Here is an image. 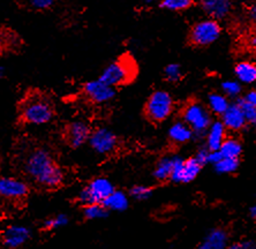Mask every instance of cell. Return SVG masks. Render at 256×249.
<instances>
[{
  "mask_svg": "<svg viewBox=\"0 0 256 249\" xmlns=\"http://www.w3.org/2000/svg\"><path fill=\"white\" fill-rule=\"evenodd\" d=\"M24 170L29 178L46 190L59 188L65 179L62 166L45 148L30 150L24 158Z\"/></svg>",
  "mask_w": 256,
  "mask_h": 249,
  "instance_id": "6da1fadb",
  "label": "cell"
},
{
  "mask_svg": "<svg viewBox=\"0 0 256 249\" xmlns=\"http://www.w3.org/2000/svg\"><path fill=\"white\" fill-rule=\"evenodd\" d=\"M56 116V108L52 98L38 90L27 92L18 105V118L26 124H48Z\"/></svg>",
  "mask_w": 256,
  "mask_h": 249,
  "instance_id": "7a4b0ae2",
  "label": "cell"
},
{
  "mask_svg": "<svg viewBox=\"0 0 256 249\" xmlns=\"http://www.w3.org/2000/svg\"><path fill=\"white\" fill-rule=\"evenodd\" d=\"M136 62L130 54H125L105 67L104 70L102 72L100 80L116 89V86L130 83L136 78Z\"/></svg>",
  "mask_w": 256,
  "mask_h": 249,
  "instance_id": "3957f363",
  "label": "cell"
},
{
  "mask_svg": "<svg viewBox=\"0 0 256 249\" xmlns=\"http://www.w3.org/2000/svg\"><path fill=\"white\" fill-rule=\"evenodd\" d=\"M174 110V100L166 90H155L144 103L143 112L148 122L160 124L166 120Z\"/></svg>",
  "mask_w": 256,
  "mask_h": 249,
  "instance_id": "277c9868",
  "label": "cell"
},
{
  "mask_svg": "<svg viewBox=\"0 0 256 249\" xmlns=\"http://www.w3.org/2000/svg\"><path fill=\"white\" fill-rule=\"evenodd\" d=\"M182 122L194 132V135L204 136L212 126V118L208 108L200 102H188L182 111Z\"/></svg>",
  "mask_w": 256,
  "mask_h": 249,
  "instance_id": "5b68a950",
  "label": "cell"
},
{
  "mask_svg": "<svg viewBox=\"0 0 256 249\" xmlns=\"http://www.w3.org/2000/svg\"><path fill=\"white\" fill-rule=\"evenodd\" d=\"M114 186L108 178L98 176V178L92 179L90 182L81 190L78 193V201L82 204H103L105 200L114 193Z\"/></svg>",
  "mask_w": 256,
  "mask_h": 249,
  "instance_id": "8992f818",
  "label": "cell"
},
{
  "mask_svg": "<svg viewBox=\"0 0 256 249\" xmlns=\"http://www.w3.org/2000/svg\"><path fill=\"white\" fill-rule=\"evenodd\" d=\"M222 27L220 22L212 18L198 21L190 30L188 40L194 46H208L220 37Z\"/></svg>",
  "mask_w": 256,
  "mask_h": 249,
  "instance_id": "52a82bcc",
  "label": "cell"
},
{
  "mask_svg": "<svg viewBox=\"0 0 256 249\" xmlns=\"http://www.w3.org/2000/svg\"><path fill=\"white\" fill-rule=\"evenodd\" d=\"M202 168L195 157L182 160V157L176 156L171 181L176 184H190L198 178Z\"/></svg>",
  "mask_w": 256,
  "mask_h": 249,
  "instance_id": "ba28073f",
  "label": "cell"
},
{
  "mask_svg": "<svg viewBox=\"0 0 256 249\" xmlns=\"http://www.w3.org/2000/svg\"><path fill=\"white\" fill-rule=\"evenodd\" d=\"M89 144L97 154H110L118 148L119 138L108 128L100 127L92 130V136L89 138Z\"/></svg>",
  "mask_w": 256,
  "mask_h": 249,
  "instance_id": "9c48e42d",
  "label": "cell"
},
{
  "mask_svg": "<svg viewBox=\"0 0 256 249\" xmlns=\"http://www.w3.org/2000/svg\"><path fill=\"white\" fill-rule=\"evenodd\" d=\"M92 133V130L88 124L76 120V122H70L66 124L62 132V138L70 148L78 149L86 142H89Z\"/></svg>",
  "mask_w": 256,
  "mask_h": 249,
  "instance_id": "30bf717a",
  "label": "cell"
},
{
  "mask_svg": "<svg viewBox=\"0 0 256 249\" xmlns=\"http://www.w3.org/2000/svg\"><path fill=\"white\" fill-rule=\"evenodd\" d=\"M84 94L90 102L96 104H104L112 100L116 96V89L105 84L100 78L84 83Z\"/></svg>",
  "mask_w": 256,
  "mask_h": 249,
  "instance_id": "8fae6325",
  "label": "cell"
},
{
  "mask_svg": "<svg viewBox=\"0 0 256 249\" xmlns=\"http://www.w3.org/2000/svg\"><path fill=\"white\" fill-rule=\"evenodd\" d=\"M29 194V186L24 180L4 176L0 180V195L10 201H21Z\"/></svg>",
  "mask_w": 256,
  "mask_h": 249,
  "instance_id": "7c38bea8",
  "label": "cell"
},
{
  "mask_svg": "<svg viewBox=\"0 0 256 249\" xmlns=\"http://www.w3.org/2000/svg\"><path fill=\"white\" fill-rule=\"evenodd\" d=\"M32 231L24 225H10L2 231V244L7 249H18L28 242Z\"/></svg>",
  "mask_w": 256,
  "mask_h": 249,
  "instance_id": "4fadbf2b",
  "label": "cell"
},
{
  "mask_svg": "<svg viewBox=\"0 0 256 249\" xmlns=\"http://www.w3.org/2000/svg\"><path fill=\"white\" fill-rule=\"evenodd\" d=\"M222 122L226 127V130L238 132L244 130L247 124V120L238 103H232L226 112L222 116Z\"/></svg>",
  "mask_w": 256,
  "mask_h": 249,
  "instance_id": "5bb4252c",
  "label": "cell"
},
{
  "mask_svg": "<svg viewBox=\"0 0 256 249\" xmlns=\"http://www.w3.org/2000/svg\"><path fill=\"white\" fill-rule=\"evenodd\" d=\"M228 247V234L224 228H212L203 238L198 249H226Z\"/></svg>",
  "mask_w": 256,
  "mask_h": 249,
  "instance_id": "9a60e30c",
  "label": "cell"
},
{
  "mask_svg": "<svg viewBox=\"0 0 256 249\" xmlns=\"http://www.w3.org/2000/svg\"><path fill=\"white\" fill-rule=\"evenodd\" d=\"M201 7L212 20H223L228 18L232 10V4L226 0H206L201 2Z\"/></svg>",
  "mask_w": 256,
  "mask_h": 249,
  "instance_id": "2e32d148",
  "label": "cell"
},
{
  "mask_svg": "<svg viewBox=\"0 0 256 249\" xmlns=\"http://www.w3.org/2000/svg\"><path fill=\"white\" fill-rule=\"evenodd\" d=\"M206 148L210 152H220L222 144H223L225 140H226V127L224 126V124L220 122H214L212 126L206 132Z\"/></svg>",
  "mask_w": 256,
  "mask_h": 249,
  "instance_id": "e0dca14e",
  "label": "cell"
},
{
  "mask_svg": "<svg viewBox=\"0 0 256 249\" xmlns=\"http://www.w3.org/2000/svg\"><path fill=\"white\" fill-rule=\"evenodd\" d=\"M194 136V132L187 124L182 122H176L172 124L168 130V140L172 144L182 146L190 142Z\"/></svg>",
  "mask_w": 256,
  "mask_h": 249,
  "instance_id": "ac0fdd59",
  "label": "cell"
},
{
  "mask_svg": "<svg viewBox=\"0 0 256 249\" xmlns=\"http://www.w3.org/2000/svg\"><path fill=\"white\" fill-rule=\"evenodd\" d=\"M174 158L176 156L162 157L157 162L155 170H154V178L157 181H160V182L171 180L173 168H174Z\"/></svg>",
  "mask_w": 256,
  "mask_h": 249,
  "instance_id": "d6986e66",
  "label": "cell"
},
{
  "mask_svg": "<svg viewBox=\"0 0 256 249\" xmlns=\"http://www.w3.org/2000/svg\"><path fill=\"white\" fill-rule=\"evenodd\" d=\"M103 206L108 211L122 212V211H126L128 209V206H130V195H127L122 190H114L105 200Z\"/></svg>",
  "mask_w": 256,
  "mask_h": 249,
  "instance_id": "ffe728a7",
  "label": "cell"
},
{
  "mask_svg": "<svg viewBox=\"0 0 256 249\" xmlns=\"http://www.w3.org/2000/svg\"><path fill=\"white\" fill-rule=\"evenodd\" d=\"M234 74L238 81L244 84L256 83V64L252 62H242L236 65Z\"/></svg>",
  "mask_w": 256,
  "mask_h": 249,
  "instance_id": "44dd1931",
  "label": "cell"
},
{
  "mask_svg": "<svg viewBox=\"0 0 256 249\" xmlns=\"http://www.w3.org/2000/svg\"><path fill=\"white\" fill-rule=\"evenodd\" d=\"M230 103L228 97L224 95H222V94H217V92H214V94H210L208 96V106H209V110L212 111L214 114H218V116H223L226 110L228 108Z\"/></svg>",
  "mask_w": 256,
  "mask_h": 249,
  "instance_id": "7402d4cb",
  "label": "cell"
},
{
  "mask_svg": "<svg viewBox=\"0 0 256 249\" xmlns=\"http://www.w3.org/2000/svg\"><path fill=\"white\" fill-rule=\"evenodd\" d=\"M220 152L223 158H233V160H239L242 154V146L236 138H228L222 144Z\"/></svg>",
  "mask_w": 256,
  "mask_h": 249,
  "instance_id": "603a6c76",
  "label": "cell"
},
{
  "mask_svg": "<svg viewBox=\"0 0 256 249\" xmlns=\"http://www.w3.org/2000/svg\"><path fill=\"white\" fill-rule=\"evenodd\" d=\"M84 217L86 220H96L106 218L110 214L106 208L103 204H89L84 206Z\"/></svg>",
  "mask_w": 256,
  "mask_h": 249,
  "instance_id": "cb8c5ba5",
  "label": "cell"
},
{
  "mask_svg": "<svg viewBox=\"0 0 256 249\" xmlns=\"http://www.w3.org/2000/svg\"><path fill=\"white\" fill-rule=\"evenodd\" d=\"M194 5L192 0H163L160 2V8L172 10V12H182L190 8Z\"/></svg>",
  "mask_w": 256,
  "mask_h": 249,
  "instance_id": "d4e9b609",
  "label": "cell"
},
{
  "mask_svg": "<svg viewBox=\"0 0 256 249\" xmlns=\"http://www.w3.org/2000/svg\"><path fill=\"white\" fill-rule=\"evenodd\" d=\"M239 160H233V158H223L220 163L214 165V170L220 174H231L234 173L239 168Z\"/></svg>",
  "mask_w": 256,
  "mask_h": 249,
  "instance_id": "484cf974",
  "label": "cell"
},
{
  "mask_svg": "<svg viewBox=\"0 0 256 249\" xmlns=\"http://www.w3.org/2000/svg\"><path fill=\"white\" fill-rule=\"evenodd\" d=\"M68 222H70V218L67 214H59L45 220L43 222V226H44V230H46V231H54V230H58L60 228L66 226Z\"/></svg>",
  "mask_w": 256,
  "mask_h": 249,
  "instance_id": "4316f807",
  "label": "cell"
},
{
  "mask_svg": "<svg viewBox=\"0 0 256 249\" xmlns=\"http://www.w3.org/2000/svg\"><path fill=\"white\" fill-rule=\"evenodd\" d=\"M154 190L152 187L143 186V184H135L130 190V198L136 200V201H146L152 198Z\"/></svg>",
  "mask_w": 256,
  "mask_h": 249,
  "instance_id": "83f0119b",
  "label": "cell"
},
{
  "mask_svg": "<svg viewBox=\"0 0 256 249\" xmlns=\"http://www.w3.org/2000/svg\"><path fill=\"white\" fill-rule=\"evenodd\" d=\"M164 78H165V80L171 82V83L179 82L182 78V66H180L179 64H176V62L168 64V65L165 67V70H164Z\"/></svg>",
  "mask_w": 256,
  "mask_h": 249,
  "instance_id": "f1b7e54d",
  "label": "cell"
},
{
  "mask_svg": "<svg viewBox=\"0 0 256 249\" xmlns=\"http://www.w3.org/2000/svg\"><path fill=\"white\" fill-rule=\"evenodd\" d=\"M236 103H238L240 105V108H242L244 118L247 120V124H256V108L254 105L248 103L244 98H240V100H236Z\"/></svg>",
  "mask_w": 256,
  "mask_h": 249,
  "instance_id": "f546056e",
  "label": "cell"
},
{
  "mask_svg": "<svg viewBox=\"0 0 256 249\" xmlns=\"http://www.w3.org/2000/svg\"><path fill=\"white\" fill-rule=\"evenodd\" d=\"M222 90L226 97H238L242 92V84L239 81L228 80L222 83Z\"/></svg>",
  "mask_w": 256,
  "mask_h": 249,
  "instance_id": "4dcf8cb0",
  "label": "cell"
},
{
  "mask_svg": "<svg viewBox=\"0 0 256 249\" xmlns=\"http://www.w3.org/2000/svg\"><path fill=\"white\" fill-rule=\"evenodd\" d=\"M54 5V0H32L29 2V6L36 10H45L51 8Z\"/></svg>",
  "mask_w": 256,
  "mask_h": 249,
  "instance_id": "1f68e13d",
  "label": "cell"
},
{
  "mask_svg": "<svg viewBox=\"0 0 256 249\" xmlns=\"http://www.w3.org/2000/svg\"><path fill=\"white\" fill-rule=\"evenodd\" d=\"M226 249H256V242L253 240H244L228 244Z\"/></svg>",
  "mask_w": 256,
  "mask_h": 249,
  "instance_id": "d6a6232c",
  "label": "cell"
},
{
  "mask_svg": "<svg viewBox=\"0 0 256 249\" xmlns=\"http://www.w3.org/2000/svg\"><path fill=\"white\" fill-rule=\"evenodd\" d=\"M209 154H210V150L206 146V148H201L200 150H198V152L194 157L196 158V160L200 164L204 166L206 164L209 163Z\"/></svg>",
  "mask_w": 256,
  "mask_h": 249,
  "instance_id": "836d02e7",
  "label": "cell"
},
{
  "mask_svg": "<svg viewBox=\"0 0 256 249\" xmlns=\"http://www.w3.org/2000/svg\"><path fill=\"white\" fill-rule=\"evenodd\" d=\"M222 160H223V156H222L220 152H210V154H209V163L210 164H214V166L217 163H220Z\"/></svg>",
  "mask_w": 256,
  "mask_h": 249,
  "instance_id": "e575fe53",
  "label": "cell"
},
{
  "mask_svg": "<svg viewBox=\"0 0 256 249\" xmlns=\"http://www.w3.org/2000/svg\"><path fill=\"white\" fill-rule=\"evenodd\" d=\"M244 98L248 102V103H250L252 105H254V106L256 108V89L248 92L246 94V96H244Z\"/></svg>",
  "mask_w": 256,
  "mask_h": 249,
  "instance_id": "d590c367",
  "label": "cell"
},
{
  "mask_svg": "<svg viewBox=\"0 0 256 249\" xmlns=\"http://www.w3.org/2000/svg\"><path fill=\"white\" fill-rule=\"evenodd\" d=\"M248 15H250V20L256 24V2H253L248 8Z\"/></svg>",
  "mask_w": 256,
  "mask_h": 249,
  "instance_id": "8d00e7d4",
  "label": "cell"
},
{
  "mask_svg": "<svg viewBox=\"0 0 256 249\" xmlns=\"http://www.w3.org/2000/svg\"><path fill=\"white\" fill-rule=\"evenodd\" d=\"M248 214H250V217L252 218V220H256V204L252 206L250 208V211H248Z\"/></svg>",
  "mask_w": 256,
  "mask_h": 249,
  "instance_id": "74e56055",
  "label": "cell"
},
{
  "mask_svg": "<svg viewBox=\"0 0 256 249\" xmlns=\"http://www.w3.org/2000/svg\"><path fill=\"white\" fill-rule=\"evenodd\" d=\"M250 44L253 45L254 48H256V34H255V35L252 36V38H250Z\"/></svg>",
  "mask_w": 256,
  "mask_h": 249,
  "instance_id": "f35d334b",
  "label": "cell"
}]
</instances>
